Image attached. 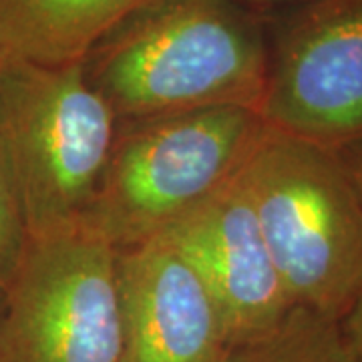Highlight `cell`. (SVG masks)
<instances>
[{
    "mask_svg": "<svg viewBox=\"0 0 362 362\" xmlns=\"http://www.w3.org/2000/svg\"><path fill=\"white\" fill-rule=\"evenodd\" d=\"M268 25L238 0H149L81 61L117 121L211 107L259 113Z\"/></svg>",
    "mask_w": 362,
    "mask_h": 362,
    "instance_id": "1",
    "label": "cell"
},
{
    "mask_svg": "<svg viewBox=\"0 0 362 362\" xmlns=\"http://www.w3.org/2000/svg\"><path fill=\"white\" fill-rule=\"evenodd\" d=\"M240 181L292 304L340 322L362 290V204L337 151L268 127Z\"/></svg>",
    "mask_w": 362,
    "mask_h": 362,
    "instance_id": "2",
    "label": "cell"
},
{
    "mask_svg": "<svg viewBox=\"0 0 362 362\" xmlns=\"http://www.w3.org/2000/svg\"><path fill=\"white\" fill-rule=\"evenodd\" d=\"M266 131L262 115L246 107L119 121L83 223L115 250L156 240L235 180Z\"/></svg>",
    "mask_w": 362,
    "mask_h": 362,
    "instance_id": "3",
    "label": "cell"
},
{
    "mask_svg": "<svg viewBox=\"0 0 362 362\" xmlns=\"http://www.w3.org/2000/svg\"><path fill=\"white\" fill-rule=\"evenodd\" d=\"M117 123L81 63L39 65L0 57V153L30 238L85 221Z\"/></svg>",
    "mask_w": 362,
    "mask_h": 362,
    "instance_id": "4",
    "label": "cell"
},
{
    "mask_svg": "<svg viewBox=\"0 0 362 362\" xmlns=\"http://www.w3.org/2000/svg\"><path fill=\"white\" fill-rule=\"evenodd\" d=\"M0 362H121L117 250L89 226L28 240L0 298Z\"/></svg>",
    "mask_w": 362,
    "mask_h": 362,
    "instance_id": "5",
    "label": "cell"
},
{
    "mask_svg": "<svg viewBox=\"0 0 362 362\" xmlns=\"http://www.w3.org/2000/svg\"><path fill=\"white\" fill-rule=\"evenodd\" d=\"M272 14L266 125L330 149L362 137V0H308Z\"/></svg>",
    "mask_w": 362,
    "mask_h": 362,
    "instance_id": "6",
    "label": "cell"
},
{
    "mask_svg": "<svg viewBox=\"0 0 362 362\" xmlns=\"http://www.w3.org/2000/svg\"><path fill=\"white\" fill-rule=\"evenodd\" d=\"M159 240L175 247L199 274L220 308L232 349L270 334L296 308L240 175L169 226Z\"/></svg>",
    "mask_w": 362,
    "mask_h": 362,
    "instance_id": "7",
    "label": "cell"
},
{
    "mask_svg": "<svg viewBox=\"0 0 362 362\" xmlns=\"http://www.w3.org/2000/svg\"><path fill=\"white\" fill-rule=\"evenodd\" d=\"M121 362H226L220 308L165 240L117 250Z\"/></svg>",
    "mask_w": 362,
    "mask_h": 362,
    "instance_id": "8",
    "label": "cell"
},
{
    "mask_svg": "<svg viewBox=\"0 0 362 362\" xmlns=\"http://www.w3.org/2000/svg\"><path fill=\"white\" fill-rule=\"evenodd\" d=\"M149 0H0V57L39 65L81 63Z\"/></svg>",
    "mask_w": 362,
    "mask_h": 362,
    "instance_id": "9",
    "label": "cell"
},
{
    "mask_svg": "<svg viewBox=\"0 0 362 362\" xmlns=\"http://www.w3.org/2000/svg\"><path fill=\"white\" fill-rule=\"evenodd\" d=\"M226 362H358L338 320L294 308L270 334L230 350Z\"/></svg>",
    "mask_w": 362,
    "mask_h": 362,
    "instance_id": "10",
    "label": "cell"
},
{
    "mask_svg": "<svg viewBox=\"0 0 362 362\" xmlns=\"http://www.w3.org/2000/svg\"><path fill=\"white\" fill-rule=\"evenodd\" d=\"M25 209L14 185L13 173L0 153V294L13 280L28 247Z\"/></svg>",
    "mask_w": 362,
    "mask_h": 362,
    "instance_id": "11",
    "label": "cell"
},
{
    "mask_svg": "<svg viewBox=\"0 0 362 362\" xmlns=\"http://www.w3.org/2000/svg\"><path fill=\"white\" fill-rule=\"evenodd\" d=\"M340 326L354 356L358 358V362H362V290L354 300V304L350 306V310L346 312V316L340 320Z\"/></svg>",
    "mask_w": 362,
    "mask_h": 362,
    "instance_id": "12",
    "label": "cell"
},
{
    "mask_svg": "<svg viewBox=\"0 0 362 362\" xmlns=\"http://www.w3.org/2000/svg\"><path fill=\"white\" fill-rule=\"evenodd\" d=\"M334 151L340 157L342 165L349 171L350 181H352V185H354V189H356L362 204V137L346 143L342 147H338Z\"/></svg>",
    "mask_w": 362,
    "mask_h": 362,
    "instance_id": "13",
    "label": "cell"
},
{
    "mask_svg": "<svg viewBox=\"0 0 362 362\" xmlns=\"http://www.w3.org/2000/svg\"><path fill=\"white\" fill-rule=\"evenodd\" d=\"M238 2L247 6L254 13L266 16V14L278 13V11H286V8H292V6H298V4H304L308 0H238Z\"/></svg>",
    "mask_w": 362,
    "mask_h": 362,
    "instance_id": "14",
    "label": "cell"
},
{
    "mask_svg": "<svg viewBox=\"0 0 362 362\" xmlns=\"http://www.w3.org/2000/svg\"><path fill=\"white\" fill-rule=\"evenodd\" d=\"M0 298H2V294H0Z\"/></svg>",
    "mask_w": 362,
    "mask_h": 362,
    "instance_id": "15",
    "label": "cell"
}]
</instances>
